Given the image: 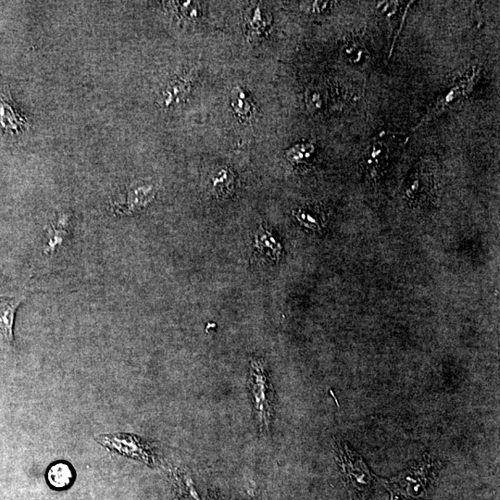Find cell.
I'll list each match as a JSON object with an SVG mask.
<instances>
[{"instance_id":"cell-6","label":"cell","mask_w":500,"mask_h":500,"mask_svg":"<svg viewBox=\"0 0 500 500\" xmlns=\"http://www.w3.org/2000/svg\"><path fill=\"white\" fill-rule=\"evenodd\" d=\"M255 246L257 250L270 258L272 260H277L281 254V246L273 238L272 234L266 229H262L255 238Z\"/></svg>"},{"instance_id":"cell-7","label":"cell","mask_w":500,"mask_h":500,"mask_svg":"<svg viewBox=\"0 0 500 500\" xmlns=\"http://www.w3.org/2000/svg\"><path fill=\"white\" fill-rule=\"evenodd\" d=\"M232 106L238 116L243 119H249L252 115L251 102L240 88L234 89L232 94Z\"/></svg>"},{"instance_id":"cell-3","label":"cell","mask_w":500,"mask_h":500,"mask_svg":"<svg viewBox=\"0 0 500 500\" xmlns=\"http://www.w3.org/2000/svg\"><path fill=\"white\" fill-rule=\"evenodd\" d=\"M25 297H0V347L10 349L14 345L13 326L18 308Z\"/></svg>"},{"instance_id":"cell-11","label":"cell","mask_w":500,"mask_h":500,"mask_svg":"<svg viewBox=\"0 0 500 500\" xmlns=\"http://www.w3.org/2000/svg\"><path fill=\"white\" fill-rule=\"evenodd\" d=\"M306 99L308 107L312 110H318L322 107V95L318 90H310L307 92Z\"/></svg>"},{"instance_id":"cell-4","label":"cell","mask_w":500,"mask_h":500,"mask_svg":"<svg viewBox=\"0 0 500 500\" xmlns=\"http://www.w3.org/2000/svg\"><path fill=\"white\" fill-rule=\"evenodd\" d=\"M270 15L265 12L260 5L249 10L246 15L247 36L250 38H258L262 36L265 33L266 29L270 25Z\"/></svg>"},{"instance_id":"cell-5","label":"cell","mask_w":500,"mask_h":500,"mask_svg":"<svg viewBox=\"0 0 500 500\" xmlns=\"http://www.w3.org/2000/svg\"><path fill=\"white\" fill-rule=\"evenodd\" d=\"M47 481L50 486L57 489H65L71 486L75 477L72 466L60 462L55 463L47 471Z\"/></svg>"},{"instance_id":"cell-8","label":"cell","mask_w":500,"mask_h":500,"mask_svg":"<svg viewBox=\"0 0 500 500\" xmlns=\"http://www.w3.org/2000/svg\"><path fill=\"white\" fill-rule=\"evenodd\" d=\"M313 153H314V147L312 146V144L301 143L295 145L294 147L289 149L286 151V157L292 162L301 163L310 159Z\"/></svg>"},{"instance_id":"cell-9","label":"cell","mask_w":500,"mask_h":500,"mask_svg":"<svg viewBox=\"0 0 500 500\" xmlns=\"http://www.w3.org/2000/svg\"><path fill=\"white\" fill-rule=\"evenodd\" d=\"M345 49H345V51H346L347 59H349L350 62L356 63L357 64V63L362 62V60H364V47H363L359 41H350L349 43L346 45V47H345Z\"/></svg>"},{"instance_id":"cell-12","label":"cell","mask_w":500,"mask_h":500,"mask_svg":"<svg viewBox=\"0 0 500 500\" xmlns=\"http://www.w3.org/2000/svg\"><path fill=\"white\" fill-rule=\"evenodd\" d=\"M179 7L181 8L182 12L185 15L186 18H188V20H193L194 18H197L199 16V10H197V5L193 3V2L188 1L186 3H179Z\"/></svg>"},{"instance_id":"cell-13","label":"cell","mask_w":500,"mask_h":500,"mask_svg":"<svg viewBox=\"0 0 500 500\" xmlns=\"http://www.w3.org/2000/svg\"><path fill=\"white\" fill-rule=\"evenodd\" d=\"M304 9L310 13H321L325 12L329 6H330V2H323V1H315V2H308L304 3Z\"/></svg>"},{"instance_id":"cell-2","label":"cell","mask_w":500,"mask_h":500,"mask_svg":"<svg viewBox=\"0 0 500 500\" xmlns=\"http://www.w3.org/2000/svg\"><path fill=\"white\" fill-rule=\"evenodd\" d=\"M28 127L27 118L21 112L10 92H0V136L19 135Z\"/></svg>"},{"instance_id":"cell-1","label":"cell","mask_w":500,"mask_h":500,"mask_svg":"<svg viewBox=\"0 0 500 500\" xmlns=\"http://www.w3.org/2000/svg\"><path fill=\"white\" fill-rule=\"evenodd\" d=\"M250 384L260 423L262 426H267L272 413V402L269 399L271 388L264 366L259 360L251 362Z\"/></svg>"},{"instance_id":"cell-10","label":"cell","mask_w":500,"mask_h":500,"mask_svg":"<svg viewBox=\"0 0 500 500\" xmlns=\"http://www.w3.org/2000/svg\"><path fill=\"white\" fill-rule=\"evenodd\" d=\"M232 178L230 177V173L227 172V170L222 169L219 172L216 173L214 176L212 178V185L215 190L218 193H225L223 188H228L230 186Z\"/></svg>"}]
</instances>
